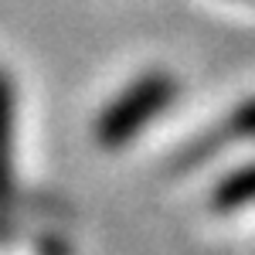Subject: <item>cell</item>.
I'll return each mask as SVG.
<instances>
[{
    "label": "cell",
    "instance_id": "6da1fadb",
    "mask_svg": "<svg viewBox=\"0 0 255 255\" xmlns=\"http://www.w3.org/2000/svg\"><path fill=\"white\" fill-rule=\"evenodd\" d=\"M180 96V82L174 72H143L129 82L116 99H109L96 116L92 136L102 150H123L139 133H146Z\"/></svg>",
    "mask_w": 255,
    "mask_h": 255
},
{
    "label": "cell",
    "instance_id": "7a4b0ae2",
    "mask_svg": "<svg viewBox=\"0 0 255 255\" xmlns=\"http://www.w3.org/2000/svg\"><path fill=\"white\" fill-rule=\"evenodd\" d=\"M252 204H255V160L225 174L211 187V197H208V208L215 215H232V211L252 208Z\"/></svg>",
    "mask_w": 255,
    "mask_h": 255
},
{
    "label": "cell",
    "instance_id": "3957f363",
    "mask_svg": "<svg viewBox=\"0 0 255 255\" xmlns=\"http://www.w3.org/2000/svg\"><path fill=\"white\" fill-rule=\"evenodd\" d=\"M14 133H17V89L10 72L0 68V197L10 187L14 170Z\"/></svg>",
    "mask_w": 255,
    "mask_h": 255
},
{
    "label": "cell",
    "instance_id": "277c9868",
    "mask_svg": "<svg viewBox=\"0 0 255 255\" xmlns=\"http://www.w3.org/2000/svg\"><path fill=\"white\" fill-rule=\"evenodd\" d=\"M218 143L221 139H255V99L242 102L232 116L225 119V126L218 129Z\"/></svg>",
    "mask_w": 255,
    "mask_h": 255
}]
</instances>
